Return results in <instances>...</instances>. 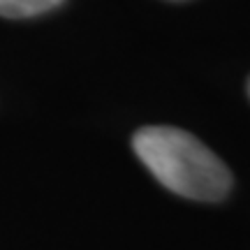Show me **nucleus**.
Listing matches in <instances>:
<instances>
[{"instance_id": "obj_1", "label": "nucleus", "mask_w": 250, "mask_h": 250, "mask_svg": "<svg viewBox=\"0 0 250 250\" xmlns=\"http://www.w3.org/2000/svg\"><path fill=\"white\" fill-rule=\"evenodd\" d=\"M132 146L153 176L181 197L218 202L232 188L225 162L186 130L167 125L142 127Z\"/></svg>"}, {"instance_id": "obj_2", "label": "nucleus", "mask_w": 250, "mask_h": 250, "mask_svg": "<svg viewBox=\"0 0 250 250\" xmlns=\"http://www.w3.org/2000/svg\"><path fill=\"white\" fill-rule=\"evenodd\" d=\"M62 0H0V17L26 19L54 9Z\"/></svg>"}, {"instance_id": "obj_3", "label": "nucleus", "mask_w": 250, "mask_h": 250, "mask_svg": "<svg viewBox=\"0 0 250 250\" xmlns=\"http://www.w3.org/2000/svg\"><path fill=\"white\" fill-rule=\"evenodd\" d=\"M248 90H250V86H248Z\"/></svg>"}]
</instances>
